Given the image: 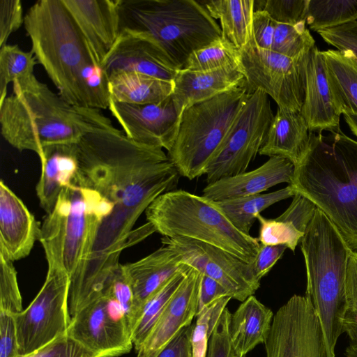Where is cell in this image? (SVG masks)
<instances>
[{
  "instance_id": "7dc6e473",
  "label": "cell",
  "mask_w": 357,
  "mask_h": 357,
  "mask_svg": "<svg viewBox=\"0 0 357 357\" xmlns=\"http://www.w3.org/2000/svg\"><path fill=\"white\" fill-rule=\"evenodd\" d=\"M0 357H19L14 315L0 311Z\"/></svg>"
},
{
  "instance_id": "7a4b0ae2",
  "label": "cell",
  "mask_w": 357,
  "mask_h": 357,
  "mask_svg": "<svg viewBox=\"0 0 357 357\" xmlns=\"http://www.w3.org/2000/svg\"><path fill=\"white\" fill-rule=\"evenodd\" d=\"M104 117L100 109L68 104L34 74L15 80L13 93L0 103L3 139L38 158L47 148L77 144Z\"/></svg>"
},
{
  "instance_id": "6f0895ef",
  "label": "cell",
  "mask_w": 357,
  "mask_h": 357,
  "mask_svg": "<svg viewBox=\"0 0 357 357\" xmlns=\"http://www.w3.org/2000/svg\"><path fill=\"white\" fill-rule=\"evenodd\" d=\"M234 357H238V356H235V355H234ZM243 357H245V356H243Z\"/></svg>"
},
{
  "instance_id": "5b68a950",
  "label": "cell",
  "mask_w": 357,
  "mask_h": 357,
  "mask_svg": "<svg viewBox=\"0 0 357 357\" xmlns=\"http://www.w3.org/2000/svg\"><path fill=\"white\" fill-rule=\"evenodd\" d=\"M114 206L96 190L75 181L59 195L38 234L48 267L61 269L70 280L87 262L100 227Z\"/></svg>"
},
{
  "instance_id": "f6af8a7d",
  "label": "cell",
  "mask_w": 357,
  "mask_h": 357,
  "mask_svg": "<svg viewBox=\"0 0 357 357\" xmlns=\"http://www.w3.org/2000/svg\"><path fill=\"white\" fill-rule=\"evenodd\" d=\"M23 8L20 0L0 1V47L24 24Z\"/></svg>"
},
{
  "instance_id": "4fadbf2b",
  "label": "cell",
  "mask_w": 357,
  "mask_h": 357,
  "mask_svg": "<svg viewBox=\"0 0 357 357\" xmlns=\"http://www.w3.org/2000/svg\"><path fill=\"white\" fill-rule=\"evenodd\" d=\"M266 357H327L325 339L310 298L294 295L274 314Z\"/></svg>"
},
{
  "instance_id": "ab89813d",
  "label": "cell",
  "mask_w": 357,
  "mask_h": 357,
  "mask_svg": "<svg viewBox=\"0 0 357 357\" xmlns=\"http://www.w3.org/2000/svg\"><path fill=\"white\" fill-rule=\"evenodd\" d=\"M121 265H119L109 278L102 292L109 296L119 305L132 334L136 323L137 312L132 289Z\"/></svg>"
},
{
  "instance_id": "cb8c5ba5",
  "label": "cell",
  "mask_w": 357,
  "mask_h": 357,
  "mask_svg": "<svg viewBox=\"0 0 357 357\" xmlns=\"http://www.w3.org/2000/svg\"><path fill=\"white\" fill-rule=\"evenodd\" d=\"M172 97L181 114L197 102L211 98L245 84L239 68L229 67L210 71L179 70L173 79Z\"/></svg>"
},
{
  "instance_id": "e0dca14e",
  "label": "cell",
  "mask_w": 357,
  "mask_h": 357,
  "mask_svg": "<svg viewBox=\"0 0 357 357\" xmlns=\"http://www.w3.org/2000/svg\"><path fill=\"white\" fill-rule=\"evenodd\" d=\"M101 68L108 77L126 71L169 81H173L179 70L152 37L130 29L120 31Z\"/></svg>"
},
{
  "instance_id": "484cf974",
  "label": "cell",
  "mask_w": 357,
  "mask_h": 357,
  "mask_svg": "<svg viewBox=\"0 0 357 357\" xmlns=\"http://www.w3.org/2000/svg\"><path fill=\"white\" fill-rule=\"evenodd\" d=\"M310 140L307 124L301 112L278 107L259 154L285 158L295 165Z\"/></svg>"
},
{
  "instance_id": "9c48e42d",
  "label": "cell",
  "mask_w": 357,
  "mask_h": 357,
  "mask_svg": "<svg viewBox=\"0 0 357 357\" xmlns=\"http://www.w3.org/2000/svg\"><path fill=\"white\" fill-rule=\"evenodd\" d=\"M245 84L185 108L167 156L180 176L192 180L207 167L249 96Z\"/></svg>"
},
{
  "instance_id": "277c9868",
  "label": "cell",
  "mask_w": 357,
  "mask_h": 357,
  "mask_svg": "<svg viewBox=\"0 0 357 357\" xmlns=\"http://www.w3.org/2000/svg\"><path fill=\"white\" fill-rule=\"evenodd\" d=\"M300 244L306 268L305 295L310 298L319 319L327 357H335L337 342L344 333L345 278L352 250L317 208Z\"/></svg>"
},
{
  "instance_id": "4dcf8cb0",
  "label": "cell",
  "mask_w": 357,
  "mask_h": 357,
  "mask_svg": "<svg viewBox=\"0 0 357 357\" xmlns=\"http://www.w3.org/2000/svg\"><path fill=\"white\" fill-rule=\"evenodd\" d=\"M321 52L329 78L344 112L357 115V59L349 51L330 49Z\"/></svg>"
},
{
  "instance_id": "11a10c76",
  "label": "cell",
  "mask_w": 357,
  "mask_h": 357,
  "mask_svg": "<svg viewBox=\"0 0 357 357\" xmlns=\"http://www.w3.org/2000/svg\"><path fill=\"white\" fill-rule=\"evenodd\" d=\"M344 357H357L356 342H350L349 346L345 349Z\"/></svg>"
},
{
  "instance_id": "ffe728a7",
  "label": "cell",
  "mask_w": 357,
  "mask_h": 357,
  "mask_svg": "<svg viewBox=\"0 0 357 357\" xmlns=\"http://www.w3.org/2000/svg\"><path fill=\"white\" fill-rule=\"evenodd\" d=\"M202 276V273L189 267L183 281L137 351V357L153 354L169 342L182 328L192 324L197 312Z\"/></svg>"
},
{
  "instance_id": "816d5d0a",
  "label": "cell",
  "mask_w": 357,
  "mask_h": 357,
  "mask_svg": "<svg viewBox=\"0 0 357 357\" xmlns=\"http://www.w3.org/2000/svg\"><path fill=\"white\" fill-rule=\"evenodd\" d=\"M225 296L231 297L228 291L219 282L202 274L199 288L197 312L214 301Z\"/></svg>"
},
{
  "instance_id": "603a6c76",
  "label": "cell",
  "mask_w": 357,
  "mask_h": 357,
  "mask_svg": "<svg viewBox=\"0 0 357 357\" xmlns=\"http://www.w3.org/2000/svg\"><path fill=\"white\" fill-rule=\"evenodd\" d=\"M162 244L145 257L121 265L132 289L137 319L144 303L185 265L171 245Z\"/></svg>"
},
{
  "instance_id": "6da1fadb",
  "label": "cell",
  "mask_w": 357,
  "mask_h": 357,
  "mask_svg": "<svg viewBox=\"0 0 357 357\" xmlns=\"http://www.w3.org/2000/svg\"><path fill=\"white\" fill-rule=\"evenodd\" d=\"M75 182L112 203L105 222L126 235L142 213L162 194L173 190L179 173L163 149L129 138L105 116L76 144Z\"/></svg>"
},
{
  "instance_id": "30bf717a",
  "label": "cell",
  "mask_w": 357,
  "mask_h": 357,
  "mask_svg": "<svg viewBox=\"0 0 357 357\" xmlns=\"http://www.w3.org/2000/svg\"><path fill=\"white\" fill-rule=\"evenodd\" d=\"M70 278L64 271L48 267L45 282L30 305L14 315L19 357L29 356L67 335Z\"/></svg>"
},
{
  "instance_id": "d4e9b609",
  "label": "cell",
  "mask_w": 357,
  "mask_h": 357,
  "mask_svg": "<svg viewBox=\"0 0 357 357\" xmlns=\"http://www.w3.org/2000/svg\"><path fill=\"white\" fill-rule=\"evenodd\" d=\"M39 159L41 174L36 190L40 205L47 214L61 191L75 181L78 171L76 144L47 148Z\"/></svg>"
},
{
  "instance_id": "74e56055",
  "label": "cell",
  "mask_w": 357,
  "mask_h": 357,
  "mask_svg": "<svg viewBox=\"0 0 357 357\" xmlns=\"http://www.w3.org/2000/svg\"><path fill=\"white\" fill-rule=\"evenodd\" d=\"M257 219L260 224L258 240L262 245H284L294 252L305 233L294 222L279 217L268 219L259 214Z\"/></svg>"
},
{
  "instance_id": "f1b7e54d",
  "label": "cell",
  "mask_w": 357,
  "mask_h": 357,
  "mask_svg": "<svg viewBox=\"0 0 357 357\" xmlns=\"http://www.w3.org/2000/svg\"><path fill=\"white\" fill-rule=\"evenodd\" d=\"M214 20L220 22L222 37L239 50L253 39L254 0L199 1Z\"/></svg>"
},
{
  "instance_id": "d6986e66",
  "label": "cell",
  "mask_w": 357,
  "mask_h": 357,
  "mask_svg": "<svg viewBox=\"0 0 357 357\" xmlns=\"http://www.w3.org/2000/svg\"><path fill=\"white\" fill-rule=\"evenodd\" d=\"M94 63L101 66L120 33V0H62Z\"/></svg>"
},
{
  "instance_id": "ac0fdd59",
  "label": "cell",
  "mask_w": 357,
  "mask_h": 357,
  "mask_svg": "<svg viewBox=\"0 0 357 357\" xmlns=\"http://www.w3.org/2000/svg\"><path fill=\"white\" fill-rule=\"evenodd\" d=\"M344 108L329 78L322 52L316 46L306 57L305 96L301 110L311 132L340 129Z\"/></svg>"
},
{
  "instance_id": "4316f807",
  "label": "cell",
  "mask_w": 357,
  "mask_h": 357,
  "mask_svg": "<svg viewBox=\"0 0 357 357\" xmlns=\"http://www.w3.org/2000/svg\"><path fill=\"white\" fill-rule=\"evenodd\" d=\"M273 313L254 295L242 302L231 314L230 340L234 355L243 357L258 344L265 343Z\"/></svg>"
},
{
  "instance_id": "83f0119b",
  "label": "cell",
  "mask_w": 357,
  "mask_h": 357,
  "mask_svg": "<svg viewBox=\"0 0 357 357\" xmlns=\"http://www.w3.org/2000/svg\"><path fill=\"white\" fill-rule=\"evenodd\" d=\"M109 86L111 100L133 105L161 102L174 91L173 81L126 71L110 75Z\"/></svg>"
},
{
  "instance_id": "f907efd6",
  "label": "cell",
  "mask_w": 357,
  "mask_h": 357,
  "mask_svg": "<svg viewBox=\"0 0 357 357\" xmlns=\"http://www.w3.org/2000/svg\"><path fill=\"white\" fill-rule=\"evenodd\" d=\"M192 324L182 328L164 347L149 357H192L190 335Z\"/></svg>"
},
{
  "instance_id": "2e32d148",
  "label": "cell",
  "mask_w": 357,
  "mask_h": 357,
  "mask_svg": "<svg viewBox=\"0 0 357 357\" xmlns=\"http://www.w3.org/2000/svg\"><path fill=\"white\" fill-rule=\"evenodd\" d=\"M109 109L129 138L167 151L173 145L181 114L172 95L161 102L146 105L111 100Z\"/></svg>"
},
{
  "instance_id": "8992f818",
  "label": "cell",
  "mask_w": 357,
  "mask_h": 357,
  "mask_svg": "<svg viewBox=\"0 0 357 357\" xmlns=\"http://www.w3.org/2000/svg\"><path fill=\"white\" fill-rule=\"evenodd\" d=\"M120 29L148 34L181 70L190 55L222 37L198 1L120 0Z\"/></svg>"
},
{
  "instance_id": "bcb514c9",
  "label": "cell",
  "mask_w": 357,
  "mask_h": 357,
  "mask_svg": "<svg viewBox=\"0 0 357 357\" xmlns=\"http://www.w3.org/2000/svg\"><path fill=\"white\" fill-rule=\"evenodd\" d=\"M345 294L347 312L344 323L357 318V252L355 250L351 251L348 258L345 278Z\"/></svg>"
},
{
  "instance_id": "ba28073f",
  "label": "cell",
  "mask_w": 357,
  "mask_h": 357,
  "mask_svg": "<svg viewBox=\"0 0 357 357\" xmlns=\"http://www.w3.org/2000/svg\"><path fill=\"white\" fill-rule=\"evenodd\" d=\"M146 218L164 237L187 238L235 255L251 264L259 251L258 238L239 231L215 202L183 190L165 192L145 211Z\"/></svg>"
},
{
  "instance_id": "681fc988",
  "label": "cell",
  "mask_w": 357,
  "mask_h": 357,
  "mask_svg": "<svg viewBox=\"0 0 357 357\" xmlns=\"http://www.w3.org/2000/svg\"><path fill=\"white\" fill-rule=\"evenodd\" d=\"M287 248L284 245H265L260 243L257 255L250 264L255 275L259 280L272 269Z\"/></svg>"
},
{
  "instance_id": "7402d4cb",
  "label": "cell",
  "mask_w": 357,
  "mask_h": 357,
  "mask_svg": "<svg viewBox=\"0 0 357 357\" xmlns=\"http://www.w3.org/2000/svg\"><path fill=\"white\" fill-rule=\"evenodd\" d=\"M294 171V165L289 160L280 156L270 157L254 170L208 183L202 196L218 202L261 194L278 184H290Z\"/></svg>"
},
{
  "instance_id": "f5cc1de1",
  "label": "cell",
  "mask_w": 357,
  "mask_h": 357,
  "mask_svg": "<svg viewBox=\"0 0 357 357\" xmlns=\"http://www.w3.org/2000/svg\"><path fill=\"white\" fill-rule=\"evenodd\" d=\"M342 115L351 132L357 138V115L347 112H344Z\"/></svg>"
},
{
  "instance_id": "db71d44e",
  "label": "cell",
  "mask_w": 357,
  "mask_h": 357,
  "mask_svg": "<svg viewBox=\"0 0 357 357\" xmlns=\"http://www.w3.org/2000/svg\"><path fill=\"white\" fill-rule=\"evenodd\" d=\"M344 333H346L350 339V342H357V326L351 325L344 327Z\"/></svg>"
},
{
  "instance_id": "8fae6325",
  "label": "cell",
  "mask_w": 357,
  "mask_h": 357,
  "mask_svg": "<svg viewBox=\"0 0 357 357\" xmlns=\"http://www.w3.org/2000/svg\"><path fill=\"white\" fill-rule=\"evenodd\" d=\"M273 117L268 96L259 90L250 93L207 167V183L246 172Z\"/></svg>"
},
{
  "instance_id": "7bdbcfd3",
  "label": "cell",
  "mask_w": 357,
  "mask_h": 357,
  "mask_svg": "<svg viewBox=\"0 0 357 357\" xmlns=\"http://www.w3.org/2000/svg\"><path fill=\"white\" fill-rule=\"evenodd\" d=\"M24 357H96L68 335L61 336Z\"/></svg>"
},
{
  "instance_id": "1f68e13d",
  "label": "cell",
  "mask_w": 357,
  "mask_h": 357,
  "mask_svg": "<svg viewBox=\"0 0 357 357\" xmlns=\"http://www.w3.org/2000/svg\"><path fill=\"white\" fill-rule=\"evenodd\" d=\"M189 267L185 264L142 306L131 334L136 352L141 348L158 322L169 299L183 281Z\"/></svg>"
},
{
  "instance_id": "f546056e",
  "label": "cell",
  "mask_w": 357,
  "mask_h": 357,
  "mask_svg": "<svg viewBox=\"0 0 357 357\" xmlns=\"http://www.w3.org/2000/svg\"><path fill=\"white\" fill-rule=\"evenodd\" d=\"M295 191L284 188L254 195L215 202L229 222L241 233L250 235V229L261 211L274 204L294 197Z\"/></svg>"
},
{
  "instance_id": "3957f363",
  "label": "cell",
  "mask_w": 357,
  "mask_h": 357,
  "mask_svg": "<svg viewBox=\"0 0 357 357\" xmlns=\"http://www.w3.org/2000/svg\"><path fill=\"white\" fill-rule=\"evenodd\" d=\"M324 136L310 132L307 149L289 184L312 202L357 250V141L340 129Z\"/></svg>"
},
{
  "instance_id": "d6a6232c",
  "label": "cell",
  "mask_w": 357,
  "mask_h": 357,
  "mask_svg": "<svg viewBox=\"0 0 357 357\" xmlns=\"http://www.w3.org/2000/svg\"><path fill=\"white\" fill-rule=\"evenodd\" d=\"M357 20V0H309L305 22L317 32Z\"/></svg>"
},
{
  "instance_id": "60d3db41",
  "label": "cell",
  "mask_w": 357,
  "mask_h": 357,
  "mask_svg": "<svg viewBox=\"0 0 357 357\" xmlns=\"http://www.w3.org/2000/svg\"><path fill=\"white\" fill-rule=\"evenodd\" d=\"M309 0H257L255 11L264 10L276 22L295 25L305 22Z\"/></svg>"
},
{
  "instance_id": "9f6ffc18",
  "label": "cell",
  "mask_w": 357,
  "mask_h": 357,
  "mask_svg": "<svg viewBox=\"0 0 357 357\" xmlns=\"http://www.w3.org/2000/svg\"><path fill=\"white\" fill-rule=\"evenodd\" d=\"M351 325H356L357 326V318L354 319V320L344 322L343 328L344 326H351Z\"/></svg>"
},
{
  "instance_id": "ee69618b",
  "label": "cell",
  "mask_w": 357,
  "mask_h": 357,
  "mask_svg": "<svg viewBox=\"0 0 357 357\" xmlns=\"http://www.w3.org/2000/svg\"><path fill=\"white\" fill-rule=\"evenodd\" d=\"M231 314L227 307L210 337L206 357H234L229 332Z\"/></svg>"
},
{
  "instance_id": "7c38bea8",
  "label": "cell",
  "mask_w": 357,
  "mask_h": 357,
  "mask_svg": "<svg viewBox=\"0 0 357 357\" xmlns=\"http://www.w3.org/2000/svg\"><path fill=\"white\" fill-rule=\"evenodd\" d=\"M307 55L292 59L262 50L253 38L240 50V69L248 93L261 91L271 97L278 107L301 112L305 96Z\"/></svg>"
},
{
  "instance_id": "52a82bcc",
  "label": "cell",
  "mask_w": 357,
  "mask_h": 357,
  "mask_svg": "<svg viewBox=\"0 0 357 357\" xmlns=\"http://www.w3.org/2000/svg\"><path fill=\"white\" fill-rule=\"evenodd\" d=\"M24 25L38 63L46 71L58 94L77 107L78 79L87 65L95 63L62 0L36 1L26 13Z\"/></svg>"
},
{
  "instance_id": "e575fe53",
  "label": "cell",
  "mask_w": 357,
  "mask_h": 357,
  "mask_svg": "<svg viewBox=\"0 0 357 357\" xmlns=\"http://www.w3.org/2000/svg\"><path fill=\"white\" fill-rule=\"evenodd\" d=\"M37 63L31 50L24 52L17 45L0 47V103L7 97L8 85L33 75Z\"/></svg>"
},
{
  "instance_id": "c3c4849f",
  "label": "cell",
  "mask_w": 357,
  "mask_h": 357,
  "mask_svg": "<svg viewBox=\"0 0 357 357\" xmlns=\"http://www.w3.org/2000/svg\"><path fill=\"white\" fill-rule=\"evenodd\" d=\"M277 22L264 10H255L252 31L256 45L261 49L271 51Z\"/></svg>"
},
{
  "instance_id": "b9f144b4",
  "label": "cell",
  "mask_w": 357,
  "mask_h": 357,
  "mask_svg": "<svg viewBox=\"0 0 357 357\" xmlns=\"http://www.w3.org/2000/svg\"><path fill=\"white\" fill-rule=\"evenodd\" d=\"M317 33L337 50L349 51L357 59V20L320 30Z\"/></svg>"
},
{
  "instance_id": "836d02e7",
  "label": "cell",
  "mask_w": 357,
  "mask_h": 357,
  "mask_svg": "<svg viewBox=\"0 0 357 357\" xmlns=\"http://www.w3.org/2000/svg\"><path fill=\"white\" fill-rule=\"evenodd\" d=\"M229 67L240 68V50L221 37L208 45L192 52L182 69L190 71H210Z\"/></svg>"
},
{
  "instance_id": "d590c367",
  "label": "cell",
  "mask_w": 357,
  "mask_h": 357,
  "mask_svg": "<svg viewBox=\"0 0 357 357\" xmlns=\"http://www.w3.org/2000/svg\"><path fill=\"white\" fill-rule=\"evenodd\" d=\"M305 24V21L295 25L277 22L271 51L292 59L306 56L315 41Z\"/></svg>"
},
{
  "instance_id": "8d00e7d4",
  "label": "cell",
  "mask_w": 357,
  "mask_h": 357,
  "mask_svg": "<svg viewBox=\"0 0 357 357\" xmlns=\"http://www.w3.org/2000/svg\"><path fill=\"white\" fill-rule=\"evenodd\" d=\"M231 299L221 297L197 313L190 335L192 357H206L210 337Z\"/></svg>"
},
{
  "instance_id": "44dd1931",
  "label": "cell",
  "mask_w": 357,
  "mask_h": 357,
  "mask_svg": "<svg viewBox=\"0 0 357 357\" xmlns=\"http://www.w3.org/2000/svg\"><path fill=\"white\" fill-rule=\"evenodd\" d=\"M40 226L24 202L0 182V253L13 262L27 257L38 240Z\"/></svg>"
},
{
  "instance_id": "9a60e30c",
  "label": "cell",
  "mask_w": 357,
  "mask_h": 357,
  "mask_svg": "<svg viewBox=\"0 0 357 357\" xmlns=\"http://www.w3.org/2000/svg\"><path fill=\"white\" fill-rule=\"evenodd\" d=\"M180 255L182 262L219 282L231 298L244 301L260 287L250 264L219 248L187 238H161Z\"/></svg>"
},
{
  "instance_id": "f35d334b",
  "label": "cell",
  "mask_w": 357,
  "mask_h": 357,
  "mask_svg": "<svg viewBox=\"0 0 357 357\" xmlns=\"http://www.w3.org/2000/svg\"><path fill=\"white\" fill-rule=\"evenodd\" d=\"M13 263L0 253V311L15 315L23 310L17 271Z\"/></svg>"
},
{
  "instance_id": "5bb4252c",
  "label": "cell",
  "mask_w": 357,
  "mask_h": 357,
  "mask_svg": "<svg viewBox=\"0 0 357 357\" xmlns=\"http://www.w3.org/2000/svg\"><path fill=\"white\" fill-rule=\"evenodd\" d=\"M67 335L96 357H117L133 346L121 307L105 292L71 317Z\"/></svg>"
}]
</instances>
